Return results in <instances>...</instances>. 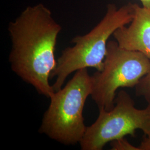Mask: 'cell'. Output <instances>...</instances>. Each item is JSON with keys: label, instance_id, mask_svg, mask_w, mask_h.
Masks as SVG:
<instances>
[{"label": "cell", "instance_id": "cell-1", "mask_svg": "<svg viewBox=\"0 0 150 150\" xmlns=\"http://www.w3.org/2000/svg\"><path fill=\"white\" fill-rule=\"evenodd\" d=\"M61 30L51 10L42 4L27 7L8 27L11 70L49 98L55 92L49 79L57 64L54 52Z\"/></svg>", "mask_w": 150, "mask_h": 150}, {"label": "cell", "instance_id": "cell-2", "mask_svg": "<svg viewBox=\"0 0 150 150\" xmlns=\"http://www.w3.org/2000/svg\"><path fill=\"white\" fill-rule=\"evenodd\" d=\"M134 13V4L118 8L115 4H108L105 15L95 27L86 35L75 36L71 41L74 46L62 51L51 74L50 78H56L54 91L61 89L67 77L77 70L94 68L101 71L109 38L119 28L129 24Z\"/></svg>", "mask_w": 150, "mask_h": 150}, {"label": "cell", "instance_id": "cell-3", "mask_svg": "<svg viewBox=\"0 0 150 150\" xmlns=\"http://www.w3.org/2000/svg\"><path fill=\"white\" fill-rule=\"evenodd\" d=\"M91 92L92 79L87 69L76 71L66 85L50 98L39 132L64 145L80 144L87 128L83 108Z\"/></svg>", "mask_w": 150, "mask_h": 150}, {"label": "cell", "instance_id": "cell-4", "mask_svg": "<svg viewBox=\"0 0 150 150\" xmlns=\"http://www.w3.org/2000/svg\"><path fill=\"white\" fill-rule=\"evenodd\" d=\"M150 71V60L144 54L109 41L102 70L91 76V97L98 109L109 111L115 106L118 89L136 87Z\"/></svg>", "mask_w": 150, "mask_h": 150}, {"label": "cell", "instance_id": "cell-5", "mask_svg": "<svg viewBox=\"0 0 150 150\" xmlns=\"http://www.w3.org/2000/svg\"><path fill=\"white\" fill-rule=\"evenodd\" d=\"M150 134V105L137 108L134 101L126 91L121 90L116 97L115 106L109 111L99 109L96 121L87 127L80 142L82 150H102L114 140L130 135L137 130Z\"/></svg>", "mask_w": 150, "mask_h": 150}, {"label": "cell", "instance_id": "cell-6", "mask_svg": "<svg viewBox=\"0 0 150 150\" xmlns=\"http://www.w3.org/2000/svg\"><path fill=\"white\" fill-rule=\"evenodd\" d=\"M113 36L121 48L141 52L150 60V8L134 4L133 18Z\"/></svg>", "mask_w": 150, "mask_h": 150}, {"label": "cell", "instance_id": "cell-7", "mask_svg": "<svg viewBox=\"0 0 150 150\" xmlns=\"http://www.w3.org/2000/svg\"><path fill=\"white\" fill-rule=\"evenodd\" d=\"M136 94L144 97L150 105V71L140 80L135 87Z\"/></svg>", "mask_w": 150, "mask_h": 150}, {"label": "cell", "instance_id": "cell-8", "mask_svg": "<svg viewBox=\"0 0 150 150\" xmlns=\"http://www.w3.org/2000/svg\"><path fill=\"white\" fill-rule=\"evenodd\" d=\"M111 147L112 150H140L139 147L132 145L125 137L111 142Z\"/></svg>", "mask_w": 150, "mask_h": 150}, {"label": "cell", "instance_id": "cell-9", "mask_svg": "<svg viewBox=\"0 0 150 150\" xmlns=\"http://www.w3.org/2000/svg\"><path fill=\"white\" fill-rule=\"evenodd\" d=\"M139 147L140 150H150V134L145 135Z\"/></svg>", "mask_w": 150, "mask_h": 150}, {"label": "cell", "instance_id": "cell-10", "mask_svg": "<svg viewBox=\"0 0 150 150\" xmlns=\"http://www.w3.org/2000/svg\"><path fill=\"white\" fill-rule=\"evenodd\" d=\"M142 4V6L148 8H150V0H139Z\"/></svg>", "mask_w": 150, "mask_h": 150}]
</instances>
